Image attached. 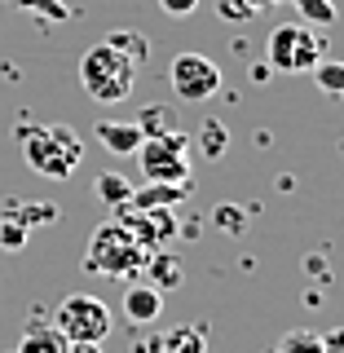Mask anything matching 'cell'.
I'll return each instance as SVG.
<instances>
[{"mask_svg":"<svg viewBox=\"0 0 344 353\" xmlns=\"http://www.w3.org/2000/svg\"><path fill=\"white\" fill-rule=\"evenodd\" d=\"M146 283L150 287H159V292H172V287H181L185 283V261L176 256V252L168 248H150V256H146Z\"/></svg>","mask_w":344,"mask_h":353,"instance_id":"30bf717a","label":"cell"},{"mask_svg":"<svg viewBox=\"0 0 344 353\" xmlns=\"http://www.w3.org/2000/svg\"><path fill=\"white\" fill-rule=\"evenodd\" d=\"M132 124L141 128V137H159V132H172L176 128V115H172V106H159V102H154V106H141Z\"/></svg>","mask_w":344,"mask_h":353,"instance_id":"9a60e30c","label":"cell"},{"mask_svg":"<svg viewBox=\"0 0 344 353\" xmlns=\"http://www.w3.org/2000/svg\"><path fill=\"white\" fill-rule=\"evenodd\" d=\"M137 71L141 66L128 62L124 53H119L115 44H106V40L93 44V49L80 58V84H84V93L93 97V102H102V106L124 102L132 93V84H137Z\"/></svg>","mask_w":344,"mask_h":353,"instance_id":"3957f363","label":"cell"},{"mask_svg":"<svg viewBox=\"0 0 344 353\" xmlns=\"http://www.w3.org/2000/svg\"><path fill=\"white\" fill-rule=\"evenodd\" d=\"M247 5H252V9H256V14H261V9H274V5H287V0H247Z\"/></svg>","mask_w":344,"mask_h":353,"instance_id":"4dcf8cb0","label":"cell"},{"mask_svg":"<svg viewBox=\"0 0 344 353\" xmlns=\"http://www.w3.org/2000/svg\"><path fill=\"white\" fill-rule=\"evenodd\" d=\"M27 234H31V230L22 225V221H14V216H0V252L18 256V252L27 248Z\"/></svg>","mask_w":344,"mask_h":353,"instance_id":"7402d4cb","label":"cell"},{"mask_svg":"<svg viewBox=\"0 0 344 353\" xmlns=\"http://www.w3.org/2000/svg\"><path fill=\"white\" fill-rule=\"evenodd\" d=\"M159 9H163V14H172V18H190L194 9H199V0H159Z\"/></svg>","mask_w":344,"mask_h":353,"instance_id":"484cf974","label":"cell"},{"mask_svg":"<svg viewBox=\"0 0 344 353\" xmlns=\"http://www.w3.org/2000/svg\"><path fill=\"white\" fill-rule=\"evenodd\" d=\"M9 353H18V349H9Z\"/></svg>","mask_w":344,"mask_h":353,"instance_id":"1f68e13d","label":"cell"},{"mask_svg":"<svg viewBox=\"0 0 344 353\" xmlns=\"http://www.w3.org/2000/svg\"><path fill=\"white\" fill-rule=\"evenodd\" d=\"M212 221H216L221 230H234V234H239V230H243V216H239V208H230V203H221Z\"/></svg>","mask_w":344,"mask_h":353,"instance_id":"d4e9b609","label":"cell"},{"mask_svg":"<svg viewBox=\"0 0 344 353\" xmlns=\"http://www.w3.org/2000/svg\"><path fill=\"white\" fill-rule=\"evenodd\" d=\"M18 9H27V14H36V18H49V22L71 18V5H62V0H18Z\"/></svg>","mask_w":344,"mask_h":353,"instance_id":"603a6c76","label":"cell"},{"mask_svg":"<svg viewBox=\"0 0 344 353\" xmlns=\"http://www.w3.org/2000/svg\"><path fill=\"white\" fill-rule=\"evenodd\" d=\"M190 141L199 146V154H203V159H212V163H216V159H225V150H230V128H225V119L208 115Z\"/></svg>","mask_w":344,"mask_h":353,"instance_id":"4fadbf2b","label":"cell"},{"mask_svg":"<svg viewBox=\"0 0 344 353\" xmlns=\"http://www.w3.org/2000/svg\"><path fill=\"white\" fill-rule=\"evenodd\" d=\"M274 353H323V336L309 331V327H292L279 345H274Z\"/></svg>","mask_w":344,"mask_h":353,"instance_id":"d6986e66","label":"cell"},{"mask_svg":"<svg viewBox=\"0 0 344 353\" xmlns=\"http://www.w3.org/2000/svg\"><path fill=\"white\" fill-rule=\"evenodd\" d=\"M309 274H318V279H323V274H327V261L323 256H309Z\"/></svg>","mask_w":344,"mask_h":353,"instance_id":"f546056e","label":"cell"},{"mask_svg":"<svg viewBox=\"0 0 344 353\" xmlns=\"http://www.w3.org/2000/svg\"><path fill=\"white\" fill-rule=\"evenodd\" d=\"M124 318L137 323V327L159 323V318H163V292L150 287V283H128L124 287Z\"/></svg>","mask_w":344,"mask_h":353,"instance_id":"9c48e42d","label":"cell"},{"mask_svg":"<svg viewBox=\"0 0 344 353\" xmlns=\"http://www.w3.org/2000/svg\"><path fill=\"white\" fill-rule=\"evenodd\" d=\"M190 132L172 128L159 137H146L137 146V163L146 181H168V185H190Z\"/></svg>","mask_w":344,"mask_h":353,"instance_id":"277c9868","label":"cell"},{"mask_svg":"<svg viewBox=\"0 0 344 353\" xmlns=\"http://www.w3.org/2000/svg\"><path fill=\"white\" fill-rule=\"evenodd\" d=\"M93 137L102 141L110 154H137V146L146 141L132 119H97V124H93Z\"/></svg>","mask_w":344,"mask_h":353,"instance_id":"8fae6325","label":"cell"},{"mask_svg":"<svg viewBox=\"0 0 344 353\" xmlns=\"http://www.w3.org/2000/svg\"><path fill=\"white\" fill-rule=\"evenodd\" d=\"M314 84L323 88V93H331V97H344V62H336V58H323L314 66Z\"/></svg>","mask_w":344,"mask_h":353,"instance_id":"ffe728a7","label":"cell"},{"mask_svg":"<svg viewBox=\"0 0 344 353\" xmlns=\"http://www.w3.org/2000/svg\"><path fill=\"white\" fill-rule=\"evenodd\" d=\"M146 256H150V248H141V243L132 239L115 216H110L106 225H97V230H93V239H88L84 274H102V279L132 283L141 270H146Z\"/></svg>","mask_w":344,"mask_h":353,"instance_id":"7a4b0ae2","label":"cell"},{"mask_svg":"<svg viewBox=\"0 0 344 353\" xmlns=\"http://www.w3.org/2000/svg\"><path fill=\"white\" fill-rule=\"evenodd\" d=\"M270 62H256V66H252V80H256V84H265V80H270Z\"/></svg>","mask_w":344,"mask_h":353,"instance_id":"f1b7e54d","label":"cell"},{"mask_svg":"<svg viewBox=\"0 0 344 353\" xmlns=\"http://www.w3.org/2000/svg\"><path fill=\"white\" fill-rule=\"evenodd\" d=\"M141 353H208V327L203 323L163 327L141 345Z\"/></svg>","mask_w":344,"mask_h":353,"instance_id":"ba28073f","label":"cell"},{"mask_svg":"<svg viewBox=\"0 0 344 353\" xmlns=\"http://www.w3.org/2000/svg\"><path fill=\"white\" fill-rule=\"evenodd\" d=\"M185 199H190V185H168V181H146L141 190H132L128 203L141 208V212H150V208H181Z\"/></svg>","mask_w":344,"mask_h":353,"instance_id":"7c38bea8","label":"cell"},{"mask_svg":"<svg viewBox=\"0 0 344 353\" xmlns=\"http://www.w3.org/2000/svg\"><path fill=\"white\" fill-rule=\"evenodd\" d=\"M14 141H18V154L27 159V168L49 176V181L75 176V168L84 159V141L71 124H36V119H22L14 128Z\"/></svg>","mask_w":344,"mask_h":353,"instance_id":"6da1fadb","label":"cell"},{"mask_svg":"<svg viewBox=\"0 0 344 353\" xmlns=\"http://www.w3.org/2000/svg\"><path fill=\"white\" fill-rule=\"evenodd\" d=\"M18 353H66V340L53 323H31L18 340Z\"/></svg>","mask_w":344,"mask_h":353,"instance_id":"5bb4252c","label":"cell"},{"mask_svg":"<svg viewBox=\"0 0 344 353\" xmlns=\"http://www.w3.org/2000/svg\"><path fill=\"white\" fill-rule=\"evenodd\" d=\"M327 58L323 36L305 22H283L270 31V71H287V75H309L318 62Z\"/></svg>","mask_w":344,"mask_h":353,"instance_id":"5b68a950","label":"cell"},{"mask_svg":"<svg viewBox=\"0 0 344 353\" xmlns=\"http://www.w3.org/2000/svg\"><path fill=\"white\" fill-rule=\"evenodd\" d=\"M168 84H172L176 102L199 106V102H208V97L221 93V66L212 58H203V53L185 49L168 62Z\"/></svg>","mask_w":344,"mask_h":353,"instance_id":"52a82bcc","label":"cell"},{"mask_svg":"<svg viewBox=\"0 0 344 353\" xmlns=\"http://www.w3.org/2000/svg\"><path fill=\"white\" fill-rule=\"evenodd\" d=\"M216 14L225 22H252L256 18V9L247 5V0H216Z\"/></svg>","mask_w":344,"mask_h":353,"instance_id":"cb8c5ba5","label":"cell"},{"mask_svg":"<svg viewBox=\"0 0 344 353\" xmlns=\"http://www.w3.org/2000/svg\"><path fill=\"white\" fill-rule=\"evenodd\" d=\"M287 5H296V14H301L305 27H331V22L340 18L336 0H287Z\"/></svg>","mask_w":344,"mask_h":353,"instance_id":"ac0fdd59","label":"cell"},{"mask_svg":"<svg viewBox=\"0 0 344 353\" xmlns=\"http://www.w3.org/2000/svg\"><path fill=\"white\" fill-rule=\"evenodd\" d=\"M58 212L62 208H53V203H36V199H27V203H14V221H22V225H49V221H58Z\"/></svg>","mask_w":344,"mask_h":353,"instance_id":"44dd1931","label":"cell"},{"mask_svg":"<svg viewBox=\"0 0 344 353\" xmlns=\"http://www.w3.org/2000/svg\"><path fill=\"white\" fill-rule=\"evenodd\" d=\"M53 327H58V336L66 345H80V340H97V345H102L110 336V327H115V318H110L106 301H97V296H88V292H71L53 309Z\"/></svg>","mask_w":344,"mask_h":353,"instance_id":"8992f818","label":"cell"},{"mask_svg":"<svg viewBox=\"0 0 344 353\" xmlns=\"http://www.w3.org/2000/svg\"><path fill=\"white\" fill-rule=\"evenodd\" d=\"M66 353H106L97 340H80V345H66Z\"/></svg>","mask_w":344,"mask_h":353,"instance_id":"83f0119b","label":"cell"},{"mask_svg":"<svg viewBox=\"0 0 344 353\" xmlns=\"http://www.w3.org/2000/svg\"><path fill=\"white\" fill-rule=\"evenodd\" d=\"M106 44H115V49L124 53L128 62H137V66L150 62V40L141 36V31H106Z\"/></svg>","mask_w":344,"mask_h":353,"instance_id":"2e32d148","label":"cell"},{"mask_svg":"<svg viewBox=\"0 0 344 353\" xmlns=\"http://www.w3.org/2000/svg\"><path fill=\"white\" fill-rule=\"evenodd\" d=\"M132 190H137V185L124 181L119 172H97V199H102L106 208H124L132 199Z\"/></svg>","mask_w":344,"mask_h":353,"instance_id":"e0dca14e","label":"cell"},{"mask_svg":"<svg viewBox=\"0 0 344 353\" xmlns=\"http://www.w3.org/2000/svg\"><path fill=\"white\" fill-rule=\"evenodd\" d=\"M323 353H344V327H336L331 336H323Z\"/></svg>","mask_w":344,"mask_h":353,"instance_id":"4316f807","label":"cell"}]
</instances>
